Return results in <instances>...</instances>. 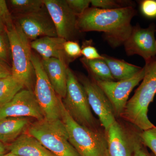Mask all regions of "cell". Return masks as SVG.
I'll list each match as a JSON object with an SVG mask.
<instances>
[{
  "instance_id": "6da1fadb",
  "label": "cell",
  "mask_w": 156,
  "mask_h": 156,
  "mask_svg": "<svg viewBox=\"0 0 156 156\" xmlns=\"http://www.w3.org/2000/svg\"><path fill=\"white\" fill-rule=\"evenodd\" d=\"M134 7L105 10L91 7L77 20L79 32H102L104 38L112 48L124 45L130 36L133 27L131 21L136 15Z\"/></svg>"
},
{
  "instance_id": "7a4b0ae2",
  "label": "cell",
  "mask_w": 156,
  "mask_h": 156,
  "mask_svg": "<svg viewBox=\"0 0 156 156\" xmlns=\"http://www.w3.org/2000/svg\"><path fill=\"white\" fill-rule=\"evenodd\" d=\"M144 77L131 99L128 100L120 119L144 131L155 126L148 117V108L156 94V56L146 62Z\"/></svg>"
},
{
  "instance_id": "3957f363",
  "label": "cell",
  "mask_w": 156,
  "mask_h": 156,
  "mask_svg": "<svg viewBox=\"0 0 156 156\" xmlns=\"http://www.w3.org/2000/svg\"><path fill=\"white\" fill-rule=\"evenodd\" d=\"M61 120L67 130L69 140L80 156H106L107 140L104 129L93 130L76 122L60 101Z\"/></svg>"
},
{
  "instance_id": "277c9868",
  "label": "cell",
  "mask_w": 156,
  "mask_h": 156,
  "mask_svg": "<svg viewBox=\"0 0 156 156\" xmlns=\"http://www.w3.org/2000/svg\"><path fill=\"white\" fill-rule=\"evenodd\" d=\"M11 55V75L23 84L24 89L33 91L35 71L32 61L30 41L19 26L6 31Z\"/></svg>"
},
{
  "instance_id": "5b68a950",
  "label": "cell",
  "mask_w": 156,
  "mask_h": 156,
  "mask_svg": "<svg viewBox=\"0 0 156 156\" xmlns=\"http://www.w3.org/2000/svg\"><path fill=\"white\" fill-rule=\"evenodd\" d=\"M27 133L36 138L56 156H80L69 140L67 130L61 119H44L31 123Z\"/></svg>"
},
{
  "instance_id": "8992f818",
  "label": "cell",
  "mask_w": 156,
  "mask_h": 156,
  "mask_svg": "<svg viewBox=\"0 0 156 156\" xmlns=\"http://www.w3.org/2000/svg\"><path fill=\"white\" fill-rule=\"evenodd\" d=\"M62 101L69 114L81 126L93 130L104 129L101 127L100 122L92 114L87 93L83 85L69 67L67 71L66 95Z\"/></svg>"
},
{
  "instance_id": "52a82bcc",
  "label": "cell",
  "mask_w": 156,
  "mask_h": 156,
  "mask_svg": "<svg viewBox=\"0 0 156 156\" xmlns=\"http://www.w3.org/2000/svg\"><path fill=\"white\" fill-rule=\"evenodd\" d=\"M142 131L122 119H117L105 131L106 156H133L136 149L143 144Z\"/></svg>"
},
{
  "instance_id": "ba28073f",
  "label": "cell",
  "mask_w": 156,
  "mask_h": 156,
  "mask_svg": "<svg viewBox=\"0 0 156 156\" xmlns=\"http://www.w3.org/2000/svg\"><path fill=\"white\" fill-rule=\"evenodd\" d=\"M32 61L35 76L34 93L45 119L49 121L61 119L60 102L62 98L57 95L50 83L41 59L32 53Z\"/></svg>"
},
{
  "instance_id": "9c48e42d",
  "label": "cell",
  "mask_w": 156,
  "mask_h": 156,
  "mask_svg": "<svg viewBox=\"0 0 156 156\" xmlns=\"http://www.w3.org/2000/svg\"><path fill=\"white\" fill-rule=\"evenodd\" d=\"M78 80L86 91L91 109L98 117L101 127L105 131L117 119L111 102L92 78L82 75Z\"/></svg>"
},
{
  "instance_id": "30bf717a",
  "label": "cell",
  "mask_w": 156,
  "mask_h": 156,
  "mask_svg": "<svg viewBox=\"0 0 156 156\" xmlns=\"http://www.w3.org/2000/svg\"><path fill=\"white\" fill-rule=\"evenodd\" d=\"M145 66L136 75L120 81H95L111 102L117 119H120L134 88L142 81L145 75Z\"/></svg>"
},
{
  "instance_id": "8fae6325",
  "label": "cell",
  "mask_w": 156,
  "mask_h": 156,
  "mask_svg": "<svg viewBox=\"0 0 156 156\" xmlns=\"http://www.w3.org/2000/svg\"><path fill=\"white\" fill-rule=\"evenodd\" d=\"M8 117L33 118L36 121L44 119L33 91L26 89L20 91L9 102L0 104V119Z\"/></svg>"
},
{
  "instance_id": "7c38bea8",
  "label": "cell",
  "mask_w": 156,
  "mask_h": 156,
  "mask_svg": "<svg viewBox=\"0 0 156 156\" xmlns=\"http://www.w3.org/2000/svg\"><path fill=\"white\" fill-rule=\"evenodd\" d=\"M44 5L56 28L57 36L73 41L78 31V17L69 8L66 0H43Z\"/></svg>"
},
{
  "instance_id": "4fadbf2b",
  "label": "cell",
  "mask_w": 156,
  "mask_h": 156,
  "mask_svg": "<svg viewBox=\"0 0 156 156\" xmlns=\"http://www.w3.org/2000/svg\"><path fill=\"white\" fill-rule=\"evenodd\" d=\"M156 27L154 23L146 28H141L139 25L133 27L130 36L123 45L127 55H139L145 63L156 57Z\"/></svg>"
},
{
  "instance_id": "5bb4252c",
  "label": "cell",
  "mask_w": 156,
  "mask_h": 156,
  "mask_svg": "<svg viewBox=\"0 0 156 156\" xmlns=\"http://www.w3.org/2000/svg\"><path fill=\"white\" fill-rule=\"evenodd\" d=\"M45 8L33 13L17 16L15 23L30 42L42 37H58L53 20Z\"/></svg>"
},
{
  "instance_id": "9a60e30c",
  "label": "cell",
  "mask_w": 156,
  "mask_h": 156,
  "mask_svg": "<svg viewBox=\"0 0 156 156\" xmlns=\"http://www.w3.org/2000/svg\"><path fill=\"white\" fill-rule=\"evenodd\" d=\"M66 40L58 37H44L30 42L31 48L42 57V59L56 58L67 65L72 59L64 51V45Z\"/></svg>"
},
{
  "instance_id": "2e32d148",
  "label": "cell",
  "mask_w": 156,
  "mask_h": 156,
  "mask_svg": "<svg viewBox=\"0 0 156 156\" xmlns=\"http://www.w3.org/2000/svg\"><path fill=\"white\" fill-rule=\"evenodd\" d=\"M41 62L55 92L63 99L66 95L68 66L56 58L41 59Z\"/></svg>"
},
{
  "instance_id": "e0dca14e",
  "label": "cell",
  "mask_w": 156,
  "mask_h": 156,
  "mask_svg": "<svg viewBox=\"0 0 156 156\" xmlns=\"http://www.w3.org/2000/svg\"><path fill=\"white\" fill-rule=\"evenodd\" d=\"M7 147L9 152L20 156H56L27 132L20 135Z\"/></svg>"
},
{
  "instance_id": "ac0fdd59",
  "label": "cell",
  "mask_w": 156,
  "mask_h": 156,
  "mask_svg": "<svg viewBox=\"0 0 156 156\" xmlns=\"http://www.w3.org/2000/svg\"><path fill=\"white\" fill-rule=\"evenodd\" d=\"M30 118L8 117L0 119V141L9 145L27 132Z\"/></svg>"
},
{
  "instance_id": "d6986e66",
  "label": "cell",
  "mask_w": 156,
  "mask_h": 156,
  "mask_svg": "<svg viewBox=\"0 0 156 156\" xmlns=\"http://www.w3.org/2000/svg\"><path fill=\"white\" fill-rule=\"evenodd\" d=\"M101 56L108 66L113 77L117 81L130 79L136 75L142 69V67L105 54Z\"/></svg>"
},
{
  "instance_id": "ffe728a7",
  "label": "cell",
  "mask_w": 156,
  "mask_h": 156,
  "mask_svg": "<svg viewBox=\"0 0 156 156\" xmlns=\"http://www.w3.org/2000/svg\"><path fill=\"white\" fill-rule=\"evenodd\" d=\"M81 61L90 74L91 78L95 81L115 80L103 58L89 60L83 57Z\"/></svg>"
},
{
  "instance_id": "44dd1931",
  "label": "cell",
  "mask_w": 156,
  "mask_h": 156,
  "mask_svg": "<svg viewBox=\"0 0 156 156\" xmlns=\"http://www.w3.org/2000/svg\"><path fill=\"white\" fill-rule=\"evenodd\" d=\"M22 83L12 75L0 80V104L9 102L22 89Z\"/></svg>"
},
{
  "instance_id": "7402d4cb",
  "label": "cell",
  "mask_w": 156,
  "mask_h": 156,
  "mask_svg": "<svg viewBox=\"0 0 156 156\" xmlns=\"http://www.w3.org/2000/svg\"><path fill=\"white\" fill-rule=\"evenodd\" d=\"M11 8L17 16L40 11L45 7L43 0H11Z\"/></svg>"
},
{
  "instance_id": "603a6c76",
  "label": "cell",
  "mask_w": 156,
  "mask_h": 156,
  "mask_svg": "<svg viewBox=\"0 0 156 156\" xmlns=\"http://www.w3.org/2000/svg\"><path fill=\"white\" fill-rule=\"evenodd\" d=\"M0 64L11 69V48L6 32L0 33Z\"/></svg>"
},
{
  "instance_id": "cb8c5ba5",
  "label": "cell",
  "mask_w": 156,
  "mask_h": 156,
  "mask_svg": "<svg viewBox=\"0 0 156 156\" xmlns=\"http://www.w3.org/2000/svg\"><path fill=\"white\" fill-rule=\"evenodd\" d=\"M92 7L98 9L112 10L128 7H133L132 2L116 0H91Z\"/></svg>"
},
{
  "instance_id": "d4e9b609",
  "label": "cell",
  "mask_w": 156,
  "mask_h": 156,
  "mask_svg": "<svg viewBox=\"0 0 156 156\" xmlns=\"http://www.w3.org/2000/svg\"><path fill=\"white\" fill-rule=\"evenodd\" d=\"M141 138L144 145L148 147L156 156V126L142 131Z\"/></svg>"
},
{
  "instance_id": "484cf974",
  "label": "cell",
  "mask_w": 156,
  "mask_h": 156,
  "mask_svg": "<svg viewBox=\"0 0 156 156\" xmlns=\"http://www.w3.org/2000/svg\"><path fill=\"white\" fill-rule=\"evenodd\" d=\"M0 18L5 27L6 31L11 30L14 27L15 23L5 0H0Z\"/></svg>"
},
{
  "instance_id": "4316f807",
  "label": "cell",
  "mask_w": 156,
  "mask_h": 156,
  "mask_svg": "<svg viewBox=\"0 0 156 156\" xmlns=\"http://www.w3.org/2000/svg\"><path fill=\"white\" fill-rule=\"evenodd\" d=\"M140 9L144 17L149 19L156 18V0L140 1Z\"/></svg>"
},
{
  "instance_id": "83f0119b",
  "label": "cell",
  "mask_w": 156,
  "mask_h": 156,
  "mask_svg": "<svg viewBox=\"0 0 156 156\" xmlns=\"http://www.w3.org/2000/svg\"><path fill=\"white\" fill-rule=\"evenodd\" d=\"M69 8L77 17L83 14L91 4V0H66Z\"/></svg>"
},
{
  "instance_id": "f1b7e54d",
  "label": "cell",
  "mask_w": 156,
  "mask_h": 156,
  "mask_svg": "<svg viewBox=\"0 0 156 156\" xmlns=\"http://www.w3.org/2000/svg\"><path fill=\"white\" fill-rule=\"evenodd\" d=\"M64 49L68 57L73 61L82 55V48L77 42L74 41H66L64 44Z\"/></svg>"
},
{
  "instance_id": "f546056e",
  "label": "cell",
  "mask_w": 156,
  "mask_h": 156,
  "mask_svg": "<svg viewBox=\"0 0 156 156\" xmlns=\"http://www.w3.org/2000/svg\"><path fill=\"white\" fill-rule=\"evenodd\" d=\"M81 54L83 58L89 60L102 59L103 57L98 53L97 49L91 44H87L82 48Z\"/></svg>"
},
{
  "instance_id": "4dcf8cb0",
  "label": "cell",
  "mask_w": 156,
  "mask_h": 156,
  "mask_svg": "<svg viewBox=\"0 0 156 156\" xmlns=\"http://www.w3.org/2000/svg\"><path fill=\"white\" fill-rule=\"evenodd\" d=\"M133 156H152L148 151L146 147L144 144L140 145L134 151Z\"/></svg>"
},
{
  "instance_id": "1f68e13d",
  "label": "cell",
  "mask_w": 156,
  "mask_h": 156,
  "mask_svg": "<svg viewBox=\"0 0 156 156\" xmlns=\"http://www.w3.org/2000/svg\"><path fill=\"white\" fill-rule=\"evenodd\" d=\"M11 75V69L0 64V80Z\"/></svg>"
},
{
  "instance_id": "d6a6232c",
  "label": "cell",
  "mask_w": 156,
  "mask_h": 156,
  "mask_svg": "<svg viewBox=\"0 0 156 156\" xmlns=\"http://www.w3.org/2000/svg\"><path fill=\"white\" fill-rule=\"evenodd\" d=\"M9 152L7 145L0 141V156L4 155Z\"/></svg>"
},
{
  "instance_id": "836d02e7",
  "label": "cell",
  "mask_w": 156,
  "mask_h": 156,
  "mask_svg": "<svg viewBox=\"0 0 156 156\" xmlns=\"http://www.w3.org/2000/svg\"><path fill=\"white\" fill-rule=\"evenodd\" d=\"M6 28L2 20L0 18V33L5 32Z\"/></svg>"
},
{
  "instance_id": "e575fe53",
  "label": "cell",
  "mask_w": 156,
  "mask_h": 156,
  "mask_svg": "<svg viewBox=\"0 0 156 156\" xmlns=\"http://www.w3.org/2000/svg\"><path fill=\"white\" fill-rule=\"evenodd\" d=\"M2 156H20L18 155L9 152L5 154L4 155Z\"/></svg>"
},
{
  "instance_id": "d590c367",
  "label": "cell",
  "mask_w": 156,
  "mask_h": 156,
  "mask_svg": "<svg viewBox=\"0 0 156 156\" xmlns=\"http://www.w3.org/2000/svg\"></svg>"
}]
</instances>
